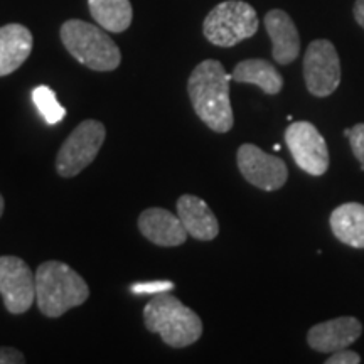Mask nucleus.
Listing matches in <instances>:
<instances>
[{
	"mask_svg": "<svg viewBox=\"0 0 364 364\" xmlns=\"http://www.w3.org/2000/svg\"><path fill=\"white\" fill-rule=\"evenodd\" d=\"M177 216L189 236L198 241H211L220 235V223L204 199L193 194H182L177 199Z\"/></svg>",
	"mask_w": 364,
	"mask_h": 364,
	"instance_id": "4468645a",
	"label": "nucleus"
},
{
	"mask_svg": "<svg viewBox=\"0 0 364 364\" xmlns=\"http://www.w3.org/2000/svg\"><path fill=\"white\" fill-rule=\"evenodd\" d=\"M361 363V356L356 351L344 348L339 351L332 353L331 358L326 359V364H359Z\"/></svg>",
	"mask_w": 364,
	"mask_h": 364,
	"instance_id": "412c9836",
	"label": "nucleus"
},
{
	"mask_svg": "<svg viewBox=\"0 0 364 364\" xmlns=\"http://www.w3.org/2000/svg\"><path fill=\"white\" fill-rule=\"evenodd\" d=\"M236 162L241 176L262 191H279L289 179V169L284 159L267 154L253 144L241 145Z\"/></svg>",
	"mask_w": 364,
	"mask_h": 364,
	"instance_id": "1a4fd4ad",
	"label": "nucleus"
},
{
	"mask_svg": "<svg viewBox=\"0 0 364 364\" xmlns=\"http://www.w3.org/2000/svg\"><path fill=\"white\" fill-rule=\"evenodd\" d=\"M354 19L364 29V0H356L354 4Z\"/></svg>",
	"mask_w": 364,
	"mask_h": 364,
	"instance_id": "b1692460",
	"label": "nucleus"
},
{
	"mask_svg": "<svg viewBox=\"0 0 364 364\" xmlns=\"http://www.w3.org/2000/svg\"><path fill=\"white\" fill-rule=\"evenodd\" d=\"M24 354L9 346H0V364H24Z\"/></svg>",
	"mask_w": 364,
	"mask_h": 364,
	"instance_id": "5701e85b",
	"label": "nucleus"
},
{
	"mask_svg": "<svg viewBox=\"0 0 364 364\" xmlns=\"http://www.w3.org/2000/svg\"><path fill=\"white\" fill-rule=\"evenodd\" d=\"M33 100L38 107L41 115L44 117V120L49 125H56L61 120H65L66 110L65 107H61L56 98V93L49 88V86H38L33 91Z\"/></svg>",
	"mask_w": 364,
	"mask_h": 364,
	"instance_id": "6ab92c4d",
	"label": "nucleus"
},
{
	"mask_svg": "<svg viewBox=\"0 0 364 364\" xmlns=\"http://www.w3.org/2000/svg\"><path fill=\"white\" fill-rule=\"evenodd\" d=\"M171 282H154V284H136L132 287V290L134 292H145V294H162V292H167V290L172 289Z\"/></svg>",
	"mask_w": 364,
	"mask_h": 364,
	"instance_id": "4be33fe9",
	"label": "nucleus"
},
{
	"mask_svg": "<svg viewBox=\"0 0 364 364\" xmlns=\"http://www.w3.org/2000/svg\"><path fill=\"white\" fill-rule=\"evenodd\" d=\"M331 230L341 243L364 250V204L346 203L331 213Z\"/></svg>",
	"mask_w": 364,
	"mask_h": 364,
	"instance_id": "dca6fc26",
	"label": "nucleus"
},
{
	"mask_svg": "<svg viewBox=\"0 0 364 364\" xmlns=\"http://www.w3.org/2000/svg\"><path fill=\"white\" fill-rule=\"evenodd\" d=\"M4 208H6V201H4V196L0 194V218L4 215Z\"/></svg>",
	"mask_w": 364,
	"mask_h": 364,
	"instance_id": "393cba45",
	"label": "nucleus"
},
{
	"mask_svg": "<svg viewBox=\"0 0 364 364\" xmlns=\"http://www.w3.org/2000/svg\"><path fill=\"white\" fill-rule=\"evenodd\" d=\"M267 33L272 39V56L279 65H290L300 54V36L292 17L273 9L265 16Z\"/></svg>",
	"mask_w": 364,
	"mask_h": 364,
	"instance_id": "ddd939ff",
	"label": "nucleus"
},
{
	"mask_svg": "<svg viewBox=\"0 0 364 364\" xmlns=\"http://www.w3.org/2000/svg\"><path fill=\"white\" fill-rule=\"evenodd\" d=\"M61 41L76 61L93 71H113L120 66L122 53L102 27L71 19L61 27Z\"/></svg>",
	"mask_w": 364,
	"mask_h": 364,
	"instance_id": "20e7f679",
	"label": "nucleus"
},
{
	"mask_svg": "<svg viewBox=\"0 0 364 364\" xmlns=\"http://www.w3.org/2000/svg\"><path fill=\"white\" fill-rule=\"evenodd\" d=\"M363 334V324L356 317L344 316L321 322L307 332V343L317 353H336L349 348Z\"/></svg>",
	"mask_w": 364,
	"mask_h": 364,
	"instance_id": "9b49d317",
	"label": "nucleus"
},
{
	"mask_svg": "<svg viewBox=\"0 0 364 364\" xmlns=\"http://www.w3.org/2000/svg\"><path fill=\"white\" fill-rule=\"evenodd\" d=\"M107 130L98 120H85L68 135L56 156V171L61 177H75L98 156Z\"/></svg>",
	"mask_w": 364,
	"mask_h": 364,
	"instance_id": "423d86ee",
	"label": "nucleus"
},
{
	"mask_svg": "<svg viewBox=\"0 0 364 364\" xmlns=\"http://www.w3.org/2000/svg\"><path fill=\"white\" fill-rule=\"evenodd\" d=\"M90 297V287L78 272L63 262L49 260L36 270V302L46 317H61Z\"/></svg>",
	"mask_w": 364,
	"mask_h": 364,
	"instance_id": "f03ea898",
	"label": "nucleus"
},
{
	"mask_svg": "<svg viewBox=\"0 0 364 364\" xmlns=\"http://www.w3.org/2000/svg\"><path fill=\"white\" fill-rule=\"evenodd\" d=\"M344 135L349 139V145H351L354 157L361 164V169L364 171V124L354 125L353 129H348Z\"/></svg>",
	"mask_w": 364,
	"mask_h": 364,
	"instance_id": "aec40b11",
	"label": "nucleus"
},
{
	"mask_svg": "<svg viewBox=\"0 0 364 364\" xmlns=\"http://www.w3.org/2000/svg\"><path fill=\"white\" fill-rule=\"evenodd\" d=\"M139 230L157 247H179L188 240L181 218L164 208H149L139 216Z\"/></svg>",
	"mask_w": 364,
	"mask_h": 364,
	"instance_id": "f8f14e48",
	"label": "nucleus"
},
{
	"mask_svg": "<svg viewBox=\"0 0 364 364\" xmlns=\"http://www.w3.org/2000/svg\"><path fill=\"white\" fill-rule=\"evenodd\" d=\"M145 327L159 334L171 348L198 343L203 336L201 317L169 292L156 294L144 309Z\"/></svg>",
	"mask_w": 364,
	"mask_h": 364,
	"instance_id": "7ed1b4c3",
	"label": "nucleus"
},
{
	"mask_svg": "<svg viewBox=\"0 0 364 364\" xmlns=\"http://www.w3.org/2000/svg\"><path fill=\"white\" fill-rule=\"evenodd\" d=\"M33 34L22 24L0 27V76L12 75L33 51Z\"/></svg>",
	"mask_w": 364,
	"mask_h": 364,
	"instance_id": "2eb2a0df",
	"label": "nucleus"
},
{
	"mask_svg": "<svg viewBox=\"0 0 364 364\" xmlns=\"http://www.w3.org/2000/svg\"><path fill=\"white\" fill-rule=\"evenodd\" d=\"M231 80L258 86L263 93L277 95L284 88V78L272 63L265 59H245L235 66Z\"/></svg>",
	"mask_w": 364,
	"mask_h": 364,
	"instance_id": "f3484780",
	"label": "nucleus"
},
{
	"mask_svg": "<svg viewBox=\"0 0 364 364\" xmlns=\"http://www.w3.org/2000/svg\"><path fill=\"white\" fill-rule=\"evenodd\" d=\"M285 144L294 161L311 176H324L329 169V149L324 136L311 122H294L285 130Z\"/></svg>",
	"mask_w": 364,
	"mask_h": 364,
	"instance_id": "6e6552de",
	"label": "nucleus"
},
{
	"mask_svg": "<svg viewBox=\"0 0 364 364\" xmlns=\"http://www.w3.org/2000/svg\"><path fill=\"white\" fill-rule=\"evenodd\" d=\"M257 11L243 0H226L208 14L203 33L209 43L218 48H233L250 39L258 31Z\"/></svg>",
	"mask_w": 364,
	"mask_h": 364,
	"instance_id": "39448f33",
	"label": "nucleus"
},
{
	"mask_svg": "<svg viewBox=\"0 0 364 364\" xmlns=\"http://www.w3.org/2000/svg\"><path fill=\"white\" fill-rule=\"evenodd\" d=\"M88 7L97 24L110 33H124L134 19L130 0H88Z\"/></svg>",
	"mask_w": 364,
	"mask_h": 364,
	"instance_id": "a211bd4d",
	"label": "nucleus"
},
{
	"mask_svg": "<svg viewBox=\"0 0 364 364\" xmlns=\"http://www.w3.org/2000/svg\"><path fill=\"white\" fill-rule=\"evenodd\" d=\"M304 80L309 93L326 98L341 85V61L334 44L327 39H316L309 44L304 56Z\"/></svg>",
	"mask_w": 364,
	"mask_h": 364,
	"instance_id": "0eeeda50",
	"label": "nucleus"
},
{
	"mask_svg": "<svg viewBox=\"0 0 364 364\" xmlns=\"http://www.w3.org/2000/svg\"><path fill=\"white\" fill-rule=\"evenodd\" d=\"M0 295L11 314H24L36 299V275L17 257H0Z\"/></svg>",
	"mask_w": 364,
	"mask_h": 364,
	"instance_id": "9d476101",
	"label": "nucleus"
},
{
	"mask_svg": "<svg viewBox=\"0 0 364 364\" xmlns=\"http://www.w3.org/2000/svg\"><path fill=\"white\" fill-rule=\"evenodd\" d=\"M230 81L231 75H228L225 66L216 59L199 63L188 81V95L194 113L218 134H226L235 124Z\"/></svg>",
	"mask_w": 364,
	"mask_h": 364,
	"instance_id": "f257e3e1",
	"label": "nucleus"
}]
</instances>
